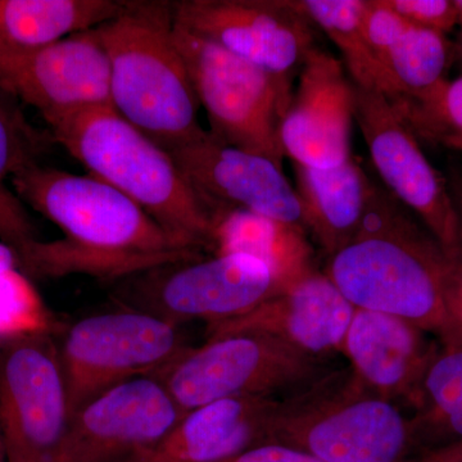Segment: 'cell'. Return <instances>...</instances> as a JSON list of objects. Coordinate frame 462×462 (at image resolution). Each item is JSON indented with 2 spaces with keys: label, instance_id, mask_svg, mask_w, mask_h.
<instances>
[{
  "label": "cell",
  "instance_id": "1",
  "mask_svg": "<svg viewBox=\"0 0 462 462\" xmlns=\"http://www.w3.org/2000/svg\"><path fill=\"white\" fill-rule=\"evenodd\" d=\"M21 202L56 224L62 239L32 240L16 251L25 275H88L123 282L138 273L200 258L196 243L173 236L114 187L96 176L75 175L41 162L9 179Z\"/></svg>",
  "mask_w": 462,
  "mask_h": 462
},
{
  "label": "cell",
  "instance_id": "2",
  "mask_svg": "<svg viewBox=\"0 0 462 462\" xmlns=\"http://www.w3.org/2000/svg\"><path fill=\"white\" fill-rule=\"evenodd\" d=\"M447 256L389 191L373 185L363 221L330 256L325 275L355 309L403 319L445 338L442 276Z\"/></svg>",
  "mask_w": 462,
  "mask_h": 462
},
{
  "label": "cell",
  "instance_id": "3",
  "mask_svg": "<svg viewBox=\"0 0 462 462\" xmlns=\"http://www.w3.org/2000/svg\"><path fill=\"white\" fill-rule=\"evenodd\" d=\"M172 3L125 0L97 27L111 69L112 107L167 152L205 135L199 100L173 38Z\"/></svg>",
  "mask_w": 462,
  "mask_h": 462
},
{
  "label": "cell",
  "instance_id": "4",
  "mask_svg": "<svg viewBox=\"0 0 462 462\" xmlns=\"http://www.w3.org/2000/svg\"><path fill=\"white\" fill-rule=\"evenodd\" d=\"M50 133L88 173L121 191L161 226L212 249L214 212L171 154L114 107L78 112L51 126Z\"/></svg>",
  "mask_w": 462,
  "mask_h": 462
},
{
  "label": "cell",
  "instance_id": "5",
  "mask_svg": "<svg viewBox=\"0 0 462 462\" xmlns=\"http://www.w3.org/2000/svg\"><path fill=\"white\" fill-rule=\"evenodd\" d=\"M270 443L325 462H407L418 447L411 418L365 387L349 367L282 398Z\"/></svg>",
  "mask_w": 462,
  "mask_h": 462
},
{
  "label": "cell",
  "instance_id": "6",
  "mask_svg": "<svg viewBox=\"0 0 462 462\" xmlns=\"http://www.w3.org/2000/svg\"><path fill=\"white\" fill-rule=\"evenodd\" d=\"M331 370L327 358L266 334L239 331L190 346L157 376L185 413L224 398L291 396Z\"/></svg>",
  "mask_w": 462,
  "mask_h": 462
},
{
  "label": "cell",
  "instance_id": "7",
  "mask_svg": "<svg viewBox=\"0 0 462 462\" xmlns=\"http://www.w3.org/2000/svg\"><path fill=\"white\" fill-rule=\"evenodd\" d=\"M178 50L216 141L282 167L281 125L291 97L288 80L267 74L202 36L176 25Z\"/></svg>",
  "mask_w": 462,
  "mask_h": 462
},
{
  "label": "cell",
  "instance_id": "8",
  "mask_svg": "<svg viewBox=\"0 0 462 462\" xmlns=\"http://www.w3.org/2000/svg\"><path fill=\"white\" fill-rule=\"evenodd\" d=\"M180 327L132 307L72 324L58 346L69 413L121 383L162 373L190 346Z\"/></svg>",
  "mask_w": 462,
  "mask_h": 462
},
{
  "label": "cell",
  "instance_id": "9",
  "mask_svg": "<svg viewBox=\"0 0 462 462\" xmlns=\"http://www.w3.org/2000/svg\"><path fill=\"white\" fill-rule=\"evenodd\" d=\"M282 291L270 267L247 254H215L156 267L118 282L116 297L181 325L238 319Z\"/></svg>",
  "mask_w": 462,
  "mask_h": 462
},
{
  "label": "cell",
  "instance_id": "10",
  "mask_svg": "<svg viewBox=\"0 0 462 462\" xmlns=\"http://www.w3.org/2000/svg\"><path fill=\"white\" fill-rule=\"evenodd\" d=\"M69 418L51 330L0 339V433L8 462H54Z\"/></svg>",
  "mask_w": 462,
  "mask_h": 462
},
{
  "label": "cell",
  "instance_id": "11",
  "mask_svg": "<svg viewBox=\"0 0 462 462\" xmlns=\"http://www.w3.org/2000/svg\"><path fill=\"white\" fill-rule=\"evenodd\" d=\"M355 121L389 193L411 209L447 257H458V215L440 173L384 94L354 85Z\"/></svg>",
  "mask_w": 462,
  "mask_h": 462
},
{
  "label": "cell",
  "instance_id": "12",
  "mask_svg": "<svg viewBox=\"0 0 462 462\" xmlns=\"http://www.w3.org/2000/svg\"><path fill=\"white\" fill-rule=\"evenodd\" d=\"M0 90L39 112L48 127L111 106V69L98 29L35 50L0 51Z\"/></svg>",
  "mask_w": 462,
  "mask_h": 462
},
{
  "label": "cell",
  "instance_id": "13",
  "mask_svg": "<svg viewBox=\"0 0 462 462\" xmlns=\"http://www.w3.org/2000/svg\"><path fill=\"white\" fill-rule=\"evenodd\" d=\"M176 25L288 80L314 50L312 23L294 0H178Z\"/></svg>",
  "mask_w": 462,
  "mask_h": 462
},
{
  "label": "cell",
  "instance_id": "14",
  "mask_svg": "<svg viewBox=\"0 0 462 462\" xmlns=\"http://www.w3.org/2000/svg\"><path fill=\"white\" fill-rule=\"evenodd\" d=\"M184 416L157 375L109 388L72 413L54 462H127Z\"/></svg>",
  "mask_w": 462,
  "mask_h": 462
},
{
  "label": "cell",
  "instance_id": "15",
  "mask_svg": "<svg viewBox=\"0 0 462 462\" xmlns=\"http://www.w3.org/2000/svg\"><path fill=\"white\" fill-rule=\"evenodd\" d=\"M169 153L215 217L243 209L305 230L296 188L270 158L216 141L208 130Z\"/></svg>",
  "mask_w": 462,
  "mask_h": 462
},
{
  "label": "cell",
  "instance_id": "16",
  "mask_svg": "<svg viewBox=\"0 0 462 462\" xmlns=\"http://www.w3.org/2000/svg\"><path fill=\"white\" fill-rule=\"evenodd\" d=\"M354 84L342 60L314 48L300 67L296 96L281 125L285 157L316 170L351 160Z\"/></svg>",
  "mask_w": 462,
  "mask_h": 462
},
{
  "label": "cell",
  "instance_id": "17",
  "mask_svg": "<svg viewBox=\"0 0 462 462\" xmlns=\"http://www.w3.org/2000/svg\"><path fill=\"white\" fill-rule=\"evenodd\" d=\"M355 307L325 275L314 270L248 314L209 325V337L254 331L273 337L315 357L340 354Z\"/></svg>",
  "mask_w": 462,
  "mask_h": 462
},
{
  "label": "cell",
  "instance_id": "18",
  "mask_svg": "<svg viewBox=\"0 0 462 462\" xmlns=\"http://www.w3.org/2000/svg\"><path fill=\"white\" fill-rule=\"evenodd\" d=\"M442 345L411 322L355 309L340 354L356 378L379 397L415 407L422 379Z\"/></svg>",
  "mask_w": 462,
  "mask_h": 462
},
{
  "label": "cell",
  "instance_id": "19",
  "mask_svg": "<svg viewBox=\"0 0 462 462\" xmlns=\"http://www.w3.org/2000/svg\"><path fill=\"white\" fill-rule=\"evenodd\" d=\"M282 398L236 396L203 404L185 412L160 443L127 462H225L269 445Z\"/></svg>",
  "mask_w": 462,
  "mask_h": 462
},
{
  "label": "cell",
  "instance_id": "20",
  "mask_svg": "<svg viewBox=\"0 0 462 462\" xmlns=\"http://www.w3.org/2000/svg\"><path fill=\"white\" fill-rule=\"evenodd\" d=\"M363 20L376 57L402 91L400 100L420 99L445 83V35L413 25L383 0H364Z\"/></svg>",
  "mask_w": 462,
  "mask_h": 462
},
{
  "label": "cell",
  "instance_id": "21",
  "mask_svg": "<svg viewBox=\"0 0 462 462\" xmlns=\"http://www.w3.org/2000/svg\"><path fill=\"white\" fill-rule=\"evenodd\" d=\"M303 227L325 254L345 247L363 221L373 184L354 161L331 170L294 163Z\"/></svg>",
  "mask_w": 462,
  "mask_h": 462
},
{
  "label": "cell",
  "instance_id": "22",
  "mask_svg": "<svg viewBox=\"0 0 462 462\" xmlns=\"http://www.w3.org/2000/svg\"><path fill=\"white\" fill-rule=\"evenodd\" d=\"M306 234L302 227L243 209H227L216 216L212 251L257 258L270 267L284 291L315 270Z\"/></svg>",
  "mask_w": 462,
  "mask_h": 462
},
{
  "label": "cell",
  "instance_id": "23",
  "mask_svg": "<svg viewBox=\"0 0 462 462\" xmlns=\"http://www.w3.org/2000/svg\"><path fill=\"white\" fill-rule=\"evenodd\" d=\"M124 5L125 0H0V51L35 50L96 29Z\"/></svg>",
  "mask_w": 462,
  "mask_h": 462
},
{
  "label": "cell",
  "instance_id": "24",
  "mask_svg": "<svg viewBox=\"0 0 462 462\" xmlns=\"http://www.w3.org/2000/svg\"><path fill=\"white\" fill-rule=\"evenodd\" d=\"M294 5L337 45L352 84L384 94L392 103L402 99V91L376 57L365 32L364 0H294Z\"/></svg>",
  "mask_w": 462,
  "mask_h": 462
},
{
  "label": "cell",
  "instance_id": "25",
  "mask_svg": "<svg viewBox=\"0 0 462 462\" xmlns=\"http://www.w3.org/2000/svg\"><path fill=\"white\" fill-rule=\"evenodd\" d=\"M51 143V133L39 132L16 99L0 90V242L17 251L36 239L23 202L5 180L23 166L41 162Z\"/></svg>",
  "mask_w": 462,
  "mask_h": 462
},
{
  "label": "cell",
  "instance_id": "26",
  "mask_svg": "<svg viewBox=\"0 0 462 462\" xmlns=\"http://www.w3.org/2000/svg\"><path fill=\"white\" fill-rule=\"evenodd\" d=\"M411 421L427 452L462 440V348L440 346L422 379Z\"/></svg>",
  "mask_w": 462,
  "mask_h": 462
},
{
  "label": "cell",
  "instance_id": "27",
  "mask_svg": "<svg viewBox=\"0 0 462 462\" xmlns=\"http://www.w3.org/2000/svg\"><path fill=\"white\" fill-rule=\"evenodd\" d=\"M409 125L448 147L462 151V78L442 83L420 99L392 103Z\"/></svg>",
  "mask_w": 462,
  "mask_h": 462
},
{
  "label": "cell",
  "instance_id": "28",
  "mask_svg": "<svg viewBox=\"0 0 462 462\" xmlns=\"http://www.w3.org/2000/svg\"><path fill=\"white\" fill-rule=\"evenodd\" d=\"M51 330L42 298L18 269L0 273V339Z\"/></svg>",
  "mask_w": 462,
  "mask_h": 462
},
{
  "label": "cell",
  "instance_id": "29",
  "mask_svg": "<svg viewBox=\"0 0 462 462\" xmlns=\"http://www.w3.org/2000/svg\"><path fill=\"white\" fill-rule=\"evenodd\" d=\"M387 7L413 25L442 33L457 25L454 0H383Z\"/></svg>",
  "mask_w": 462,
  "mask_h": 462
},
{
  "label": "cell",
  "instance_id": "30",
  "mask_svg": "<svg viewBox=\"0 0 462 462\" xmlns=\"http://www.w3.org/2000/svg\"><path fill=\"white\" fill-rule=\"evenodd\" d=\"M446 334L440 345L462 348V260L447 257L442 276Z\"/></svg>",
  "mask_w": 462,
  "mask_h": 462
},
{
  "label": "cell",
  "instance_id": "31",
  "mask_svg": "<svg viewBox=\"0 0 462 462\" xmlns=\"http://www.w3.org/2000/svg\"><path fill=\"white\" fill-rule=\"evenodd\" d=\"M225 462H325L315 456L306 454V452L298 451L291 447L275 445H263L254 447L249 451L243 452L236 457ZM407 462H424L421 460Z\"/></svg>",
  "mask_w": 462,
  "mask_h": 462
},
{
  "label": "cell",
  "instance_id": "32",
  "mask_svg": "<svg viewBox=\"0 0 462 462\" xmlns=\"http://www.w3.org/2000/svg\"><path fill=\"white\" fill-rule=\"evenodd\" d=\"M424 462H462V440L425 452Z\"/></svg>",
  "mask_w": 462,
  "mask_h": 462
},
{
  "label": "cell",
  "instance_id": "33",
  "mask_svg": "<svg viewBox=\"0 0 462 462\" xmlns=\"http://www.w3.org/2000/svg\"><path fill=\"white\" fill-rule=\"evenodd\" d=\"M18 269L16 252L9 245L0 242V273Z\"/></svg>",
  "mask_w": 462,
  "mask_h": 462
},
{
  "label": "cell",
  "instance_id": "34",
  "mask_svg": "<svg viewBox=\"0 0 462 462\" xmlns=\"http://www.w3.org/2000/svg\"><path fill=\"white\" fill-rule=\"evenodd\" d=\"M458 215V257L462 260V193L455 200Z\"/></svg>",
  "mask_w": 462,
  "mask_h": 462
},
{
  "label": "cell",
  "instance_id": "35",
  "mask_svg": "<svg viewBox=\"0 0 462 462\" xmlns=\"http://www.w3.org/2000/svg\"><path fill=\"white\" fill-rule=\"evenodd\" d=\"M457 25H462V0H454Z\"/></svg>",
  "mask_w": 462,
  "mask_h": 462
},
{
  "label": "cell",
  "instance_id": "36",
  "mask_svg": "<svg viewBox=\"0 0 462 462\" xmlns=\"http://www.w3.org/2000/svg\"><path fill=\"white\" fill-rule=\"evenodd\" d=\"M0 462H8L7 451H5V442H3L2 433H0Z\"/></svg>",
  "mask_w": 462,
  "mask_h": 462
},
{
  "label": "cell",
  "instance_id": "37",
  "mask_svg": "<svg viewBox=\"0 0 462 462\" xmlns=\"http://www.w3.org/2000/svg\"><path fill=\"white\" fill-rule=\"evenodd\" d=\"M461 50H462V45H461Z\"/></svg>",
  "mask_w": 462,
  "mask_h": 462
}]
</instances>
